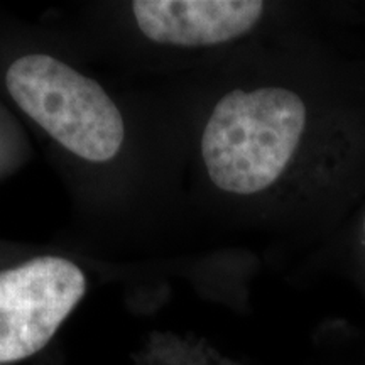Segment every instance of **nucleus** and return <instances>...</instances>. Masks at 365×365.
Masks as SVG:
<instances>
[{
  "label": "nucleus",
  "mask_w": 365,
  "mask_h": 365,
  "mask_svg": "<svg viewBox=\"0 0 365 365\" xmlns=\"http://www.w3.org/2000/svg\"><path fill=\"white\" fill-rule=\"evenodd\" d=\"M312 113L293 90H232L212 110L202 156L213 185L232 195L262 193L276 185L307 143Z\"/></svg>",
  "instance_id": "nucleus-1"
},
{
  "label": "nucleus",
  "mask_w": 365,
  "mask_h": 365,
  "mask_svg": "<svg viewBox=\"0 0 365 365\" xmlns=\"http://www.w3.org/2000/svg\"><path fill=\"white\" fill-rule=\"evenodd\" d=\"M6 85L14 102L63 148L91 163L110 161L124 143V118L97 81L46 54L12 63Z\"/></svg>",
  "instance_id": "nucleus-2"
},
{
  "label": "nucleus",
  "mask_w": 365,
  "mask_h": 365,
  "mask_svg": "<svg viewBox=\"0 0 365 365\" xmlns=\"http://www.w3.org/2000/svg\"><path fill=\"white\" fill-rule=\"evenodd\" d=\"M85 291V274L63 257L46 255L0 271V365L43 350Z\"/></svg>",
  "instance_id": "nucleus-3"
},
{
  "label": "nucleus",
  "mask_w": 365,
  "mask_h": 365,
  "mask_svg": "<svg viewBox=\"0 0 365 365\" xmlns=\"http://www.w3.org/2000/svg\"><path fill=\"white\" fill-rule=\"evenodd\" d=\"M259 0H135V22L161 44L215 46L247 34L264 14Z\"/></svg>",
  "instance_id": "nucleus-4"
},
{
  "label": "nucleus",
  "mask_w": 365,
  "mask_h": 365,
  "mask_svg": "<svg viewBox=\"0 0 365 365\" xmlns=\"http://www.w3.org/2000/svg\"><path fill=\"white\" fill-rule=\"evenodd\" d=\"M360 240H362V245H364V250H365V213H364V218H362V227H360Z\"/></svg>",
  "instance_id": "nucleus-5"
}]
</instances>
